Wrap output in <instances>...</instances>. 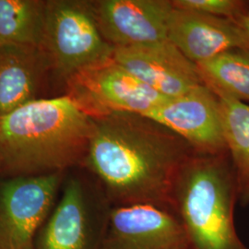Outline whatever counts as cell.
Masks as SVG:
<instances>
[{"mask_svg":"<svg viewBox=\"0 0 249 249\" xmlns=\"http://www.w3.org/2000/svg\"><path fill=\"white\" fill-rule=\"evenodd\" d=\"M66 85L67 94L92 118L120 113L144 115L168 99L112 58L78 73Z\"/></svg>","mask_w":249,"mask_h":249,"instance_id":"obj_6","label":"cell"},{"mask_svg":"<svg viewBox=\"0 0 249 249\" xmlns=\"http://www.w3.org/2000/svg\"><path fill=\"white\" fill-rule=\"evenodd\" d=\"M111 208L102 188L94 191L84 179L69 178L34 249H101Z\"/></svg>","mask_w":249,"mask_h":249,"instance_id":"obj_5","label":"cell"},{"mask_svg":"<svg viewBox=\"0 0 249 249\" xmlns=\"http://www.w3.org/2000/svg\"><path fill=\"white\" fill-rule=\"evenodd\" d=\"M194 153L185 140L152 119L120 113L92 118L82 166L97 178L112 207L150 204L172 211L178 174Z\"/></svg>","mask_w":249,"mask_h":249,"instance_id":"obj_1","label":"cell"},{"mask_svg":"<svg viewBox=\"0 0 249 249\" xmlns=\"http://www.w3.org/2000/svg\"><path fill=\"white\" fill-rule=\"evenodd\" d=\"M216 96L221 106L224 140L236 179L238 203L246 207L249 205V105L226 95Z\"/></svg>","mask_w":249,"mask_h":249,"instance_id":"obj_14","label":"cell"},{"mask_svg":"<svg viewBox=\"0 0 249 249\" xmlns=\"http://www.w3.org/2000/svg\"><path fill=\"white\" fill-rule=\"evenodd\" d=\"M167 37L196 65L233 48L249 50L245 36L234 21L176 7L170 14Z\"/></svg>","mask_w":249,"mask_h":249,"instance_id":"obj_12","label":"cell"},{"mask_svg":"<svg viewBox=\"0 0 249 249\" xmlns=\"http://www.w3.org/2000/svg\"><path fill=\"white\" fill-rule=\"evenodd\" d=\"M99 30L113 48L168 40L170 0L89 1Z\"/></svg>","mask_w":249,"mask_h":249,"instance_id":"obj_11","label":"cell"},{"mask_svg":"<svg viewBox=\"0 0 249 249\" xmlns=\"http://www.w3.org/2000/svg\"><path fill=\"white\" fill-rule=\"evenodd\" d=\"M174 7L232 21L247 15L249 2L241 0H172Z\"/></svg>","mask_w":249,"mask_h":249,"instance_id":"obj_17","label":"cell"},{"mask_svg":"<svg viewBox=\"0 0 249 249\" xmlns=\"http://www.w3.org/2000/svg\"><path fill=\"white\" fill-rule=\"evenodd\" d=\"M46 4L45 0H0V45L40 47Z\"/></svg>","mask_w":249,"mask_h":249,"instance_id":"obj_16","label":"cell"},{"mask_svg":"<svg viewBox=\"0 0 249 249\" xmlns=\"http://www.w3.org/2000/svg\"><path fill=\"white\" fill-rule=\"evenodd\" d=\"M236 179L228 153H194L178 174L171 210L187 235L189 249H249L237 232Z\"/></svg>","mask_w":249,"mask_h":249,"instance_id":"obj_3","label":"cell"},{"mask_svg":"<svg viewBox=\"0 0 249 249\" xmlns=\"http://www.w3.org/2000/svg\"><path fill=\"white\" fill-rule=\"evenodd\" d=\"M112 59L167 98L186 94L204 84L196 64L169 40L114 48Z\"/></svg>","mask_w":249,"mask_h":249,"instance_id":"obj_10","label":"cell"},{"mask_svg":"<svg viewBox=\"0 0 249 249\" xmlns=\"http://www.w3.org/2000/svg\"><path fill=\"white\" fill-rule=\"evenodd\" d=\"M62 182V172H55L0 184V249H34Z\"/></svg>","mask_w":249,"mask_h":249,"instance_id":"obj_7","label":"cell"},{"mask_svg":"<svg viewBox=\"0 0 249 249\" xmlns=\"http://www.w3.org/2000/svg\"><path fill=\"white\" fill-rule=\"evenodd\" d=\"M248 14H249V13H248Z\"/></svg>","mask_w":249,"mask_h":249,"instance_id":"obj_19","label":"cell"},{"mask_svg":"<svg viewBox=\"0 0 249 249\" xmlns=\"http://www.w3.org/2000/svg\"><path fill=\"white\" fill-rule=\"evenodd\" d=\"M196 66L204 85L214 94L249 105V50L230 49Z\"/></svg>","mask_w":249,"mask_h":249,"instance_id":"obj_15","label":"cell"},{"mask_svg":"<svg viewBox=\"0 0 249 249\" xmlns=\"http://www.w3.org/2000/svg\"><path fill=\"white\" fill-rule=\"evenodd\" d=\"M238 27L240 28L241 31H242V33H243V35L245 36V39H246V41H247V43H248V46H249V14H247V15H244L243 17H241V18H238L237 20H235L234 21Z\"/></svg>","mask_w":249,"mask_h":249,"instance_id":"obj_18","label":"cell"},{"mask_svg":"<svg viewBox=\"0 0 249 249\" xmlns=\"http://www.w3.org/2000/svg\"><path fill=\"white\" fill-rule=\"evenodd\" d=\"M48 71L40 47L0 45V117L37 100Z\"/></svg>","mask_w":249,"mask_h":249,"instance_id":"obj_13","label":"cell"},{"mask_svg":"<svg viewBox=\"0 0 249 249\" xmlns=\"http://www.w3.org/2000/svg\"><path fill=\"white\" fill-rule=\"evenodd\" d=\"M142 116L175 132L196 153H228L219 99L204 84L186 94L166 99Z\"/></svg>","mask_w":249,"mask_h":249,"instance_id":"obj_8","label":"cell"},{"mask_svg":"<svg viewBox=\"0 0 249 249\" xmlns=\"http://www.w3.org/2000/svg\"><path fill=\"white\" fill-rule=\"evenodd\" d=\"M92 118L68 94L37 99L0 117V173L62 172L85 160Z\"/></svg>","mask_w":249,"mask_h":249,"instance_id":"obj_2","label":"cell"},{"mask_svg":"<svg viewBox=\"0 0 249 249\" xmlns=\"http://www.w3.org/2000/svg\"><path fill=\"white\" fill-rule=\"evenodd\" d=\"M101 249H189L172 211L150 204L112 207Z\"/></svg>","mask_w":249,"mask_h":249,"instance_id":"obj_9","label":"cell"},{"mask_svg":"<svg viewBox=\"0 0 249 249\" xmlns=\"http://www.w3.org/2000/svg\"><path fill=\"white\" fill-rule=\"evenodd\" d=\"M49 67L66 83L89 68L107 62L114 48L102 36L89 1L47 0L40 46Z\"/></svg>","mask_w":249,"mask_h":249,"instance_id":"obj_4","label":"cell"}]
</instances>
